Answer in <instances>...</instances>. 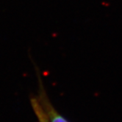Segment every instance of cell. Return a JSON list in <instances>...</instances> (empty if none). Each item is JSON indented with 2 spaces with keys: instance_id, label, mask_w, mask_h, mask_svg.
<instances>
[{
  "instance_id": "obj_1",
  "label": "cell",
  "mask_w": 122,
  "mask_h": 122,
  "mask_svg": "<svg viewBox=\"0 0 122 122\" xmlns=\"http://www.w3.org/2000/svg\"><path fill=\"white\" fill-rule=\"evenodd\" d=\"M38 102H40L41 107L45 112L49 122H69L65 117H63L60 113H59L55 109L46 96V93L43 89H41L40 94L38 97Z\"/></svg>"
},
{
  "instance_id": "obj_2",
  "label": "cell",
  "mask_w": 122,
  "mask_h": 122,
  "mask_svg": "<svg viewBox=\"0 0 122 122\" xmlns=\"http://www.w3.org/2000/svg\"><path fill=\"white\" fill-rule=\"evenodd\" d=\"M32 105L34 110V112L36 114V116L38 119L39 122H49L47 116L44 112L43 107H41L40 102H38L37 98H33L32 99Z\"/></svg>"
}]
</instances>
